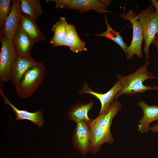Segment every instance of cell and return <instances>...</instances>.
I'll return each instance as SVG.
<instances>
[{
  "mask_svg": "<svg viewBox=\"0 0 158 158\" xmlns=\"http://www.w3.org/2000/svg\"><path fill=\"white\" fill-rule=\"evenodd\" d=\"M150 63L146 61L145 64L140 67L134 72L130 73L126 76L118 75L117 78L123 86V88L116 97L117 99L123 94L129 97L137 93H143L149 90H157L158 86L143 85V82L149 79H156L158 76H154V73L150 72L147 68Z\"/></svg>",
  "mask_w": 158,
  "mask_h": 158,
  "instance_id": "obj_1",
  "label": "cell"
},
{
  "mask_svg": "<svg viewBox=\"0 0 158 158\" xmlns=\"http://www.w3.org/2000/svg\"><path fill=\"white\" fill-rule=\"evenodd\" d=\"M46 72V67L43 63L37 62L26 72L19 82L14 86L17 96L21 99L32 96L43 82Z\"/></svg>",
  "mask_w": 158,
  "mask_h": 158,
  "instance_id": "obj_2",
  "label": "cell"
},
{
  "mask_svg": "<svg viewBox=\"0 0 158 158\" xmlns=\"http://www.w3.org/2000/svg\"><path fill=\"white\" fill-rule=\"evenodd\" d=\"M151 4L137 15L142 28L144 46L143 51L146 61L149 57V47L158 32V14Z\"/></svg>",
  "mask_w": 158,
  "mask_h": 158,
  "instance_id": "obj_3",
  "label": "cell"
},
{
  "mask_svg": "<svg viewBox=\"0 0 158 158\" xmlns=\"http://www.w3.org/2000/svg\"><path fill=\"white\" fill-rule=\"evenodd\" d=\"M45 1L54 2L55 9L77 10L81 13L88 12L90 10L101 14L111 12L107 9L111 2L110 0H46Z\"/></svg>",
  "mask_w": 158,
  "mask_h": 158,
  "instance_id": "obj_4",
  "label": "cell"
},
{
  "mask_svg": "<svg viewBox=\"0 0 158 158\" xmlns=\"http://www.w3.org/2000/svg\"><path fill=\"white\" fill-rule=\"evenodd\" d=\"M124 20H128L132 24L133 35L130 44L128 47L125 53L128 59H131L134 55L138 58L143 57L141 46L143 37L142 27L138 21L137 15L131 10L127 13L120 14Z\"/></svg>",
  "mask_w": 158,
  "mask_h": 158,
  "instance_id": "obj_5",
  "label": "cell"
},
{
  "mask_svg": "<svg viewBox=\"0 0 158 158\" xmlns=\"http://www.w3.org/2000/svg\"><path fill=\"white\" fill-rule=\"evenodd\" d=\"M1 49L0 53V81H9L10 70L17 55L12 41L0 36Z\"/></svg>",
  "mask_w": 158,
  "mask_h": 158,
  "instance_id": "obj_6",
  "label": "cell"
},
{
  "mask_svg": "<svg viewBox=\"0 0 158 158\" xmlns=\"http://www.w3.org/2000/svg\"><path fill=\"white\" fill-rule=\"evenodd\" d=\"M72 142L75 147L83 155L91 152V132L88 122L83 121L77 123Z\"/></svg>",
  "mask_w": 158,
  "mask_h": 158,
  "instance_id": "obj_7",
  "label": "cell"
},
{
  "mask_svg": "<svg viewBox=\"0 0 158 158\" xmlns=\"http://www.w3.org/2000/svg\"><path fill=\"white\" fill-rule=\"evenodd\" d=\"M122 88L123 86L120 82L117 80L108 92L104 93H101L92 91L89 88L87 83H85L78 94L79 95L90 94L99 99L101 104L99 114H101L107 110L113 102L117 99V96Z\"/></svg>",
  "mask_w": 158,
  "mask_h": 158,
  "instance_id": "obj_8",
  "label": "cell"
},
{
  "mask_svg": "<svg viewBox=\"0 0 158 158\" xmlns=\"http://www.w3.org/2000/svg\"><path fill=\"white\" fill-rule=\"evenodd\" d=\"M11 11L6 19L3 28L0 30V36L12 41L14 34L20 25L23 13L20 0H12Z\"/></svg>",
  "mask_w": 158,
  "mask_h": 158,
  "instance_id": "obj_9",
  "label": "cell"
},
{
  "mask_svg": "<svg viewBox=\"0 0 158 158\" xmlns=\"http://www.w3.org/2000/svg\"><path fill=\"white\" fill-rule=\"evenodd\" d=\"M37 62L32 57L17 56L10 70L9 82L14 86L21 80L24 73Z\"/></svg>",
  "mask_w": 158,
  "mask_h": 158,
  "instance_id": "obj_10",
  "label": "cell"
},
{
  "mask_svg": "<svg viewBox=\"0 0 158 158\" xmlns=\"http://www.w3.org/2000/svg\"><path fill=\"white\" fill-rule=\"evenodd\" d=\"M0 94L4 99V103L5 105L11 107L13 112L15 113L16 118L12 123L18 120H27L30 121L39 127H41L44 123L43 118V114L42 111L38 110L31 112L25 110L19 109L12 104L7 98L4 93L3 90L0 88Z\"/></svg>",
  "mask_w": 158,
  "mask_h": 158,
  "instance_id": "obj_11",
  "label": "cell"
},
{
  "mask_svg": "<svg viewBox=\"0 0 158 158\" xmlns=\"http://www.w3.org/2000/svg\"><path fill=\"white\" fill-rule=\"evenodd\" d=\"M12 42L18 56L31 57V49L35 43L23 30L20 25L14 34Z\"/></svg>",
  "mask_w": 158,
  "mask_h": 158,
  "instance_id": "obj_12",
  "label": "cell"
},
{
  "mask_svg": "<svg viewBox=\"0 0 158 158\" xmlns=\"http://www.w3.org/2000/svg\"><path fill=\"white\" fill-rule=\"evenodd\" d=\"M138 105L143 112V116L138 122V131L141 133L147 132L151 129L150 123L154 121H158V106L155 105L149 106L141 101Z\"/></svg>",
  "mask_w": 158,
  "mask_h": 158,
  "instance_id": "obj_13",
  "label": "cell"
},
{
  "mask_svg": "<svg viewBox=\"0 0 158 158\" xmlns=\"http://www.w3.org/2000/svg\"><path fill=\"white\" fill-rule=\"evenodd\" d=\"M121 109L119 101L115 100L107 110L99 114L95 118L88 122L90 126L110 128L113 118Z\"/></svg>",
  "mask_w": 158,
  "mask_h": 158,
  "instance_id": "obj_14",
  "label": "cell"
},
{
  "mask_svg": "<svg viewBox=\"0 0 158 158\" xmlns=\"http://www.w3.org/2000/svg\"><path fill=\"white\" fill-rule=\"evenodd\" d=\"M90 128L91 132V152L94 154L97 152L103 143L111 144L114 142V138L110 128L97 127Z\"/></svg>",
  "mask_w": 158,
  "mask_h": 158,
  "instance_id": "obj_15",
  "label": "cell"
},
{
  "mask_svg": "<svg viewBox=\"0 0 158 158\" xmlns=\"http://www.w3.org/2000/svg\"><path fill=\"white\" fill-rule=\"evenodd\" d=\"M36 20L23 13L20 26L35 43L46 40V37L40 30Z\"/></svg>",
  "mask_w": 158,
  "mask_h": 158,
  "instance_id": "obj_16",
  "label": "cell"
},
{
  "mask_svg": "<svg viewBox=\"0 0 158 158\" xmlns=\"http://www.w3.org/2000/svg\"><path fill=\"white\" fill-rule=\"evenodd\" d=\"M93 105V102L90 101L85 104L78 103L72 106L68 113L69 120L75 122L76 124L83 121L90 122L92 120L89 117L88 114Z\"/></svg>",
  "mask_w": 158,
  "mask_h": 158,
  "instance_id": "obj_17",
  "label": "cell"
},
{
  "mask_svg": "<svg viewBox=\"0 0 158 158\" xmlns=\"http://www.w3.org/2000/svg\"><path fill=\"white\" fill-rule=\"evenodd\" d=\"M68 24L65 18L60 17L53 25L51 30L54 35L50 40V43L53 46H63L66 37Z\"/></svg>",
  "mask_w": 158,
  "mask_h": 158,
  "instance_id": "obj_18",
  "label": "cell"
},
{
  "mask_svg": "<svg viewBox=\"0 0 158 158\" xmlns=\"http://www.w3.org/2000/svg\"><path fill=\"white\" fill-rule=\"evenodd\" d=\"M63 46L69 47L73 52L75 53L87 50L85 42L78 36L73 23L68 24L66 37Z\"/></svg>",
  "mask_w": 158,
  "mask_h": 158,
  "instance_id": "obj_19",
  "label": "cell"
},
{
  "mask_svg": "<svg viewBox=\"0 0 158 158\" xmlns=\"http://www.w3.org/2000/svg\"><path fill=\"white\" fill-rule=\"evenodd\" d=\"M23 13L37 20L42 14L40 2L38 0H20Z\"/></svg>",
  "mask_w": 158,
  "mask_h": 158,
  "instance_id": "obj_20",
  "label": "cell"
},
{
  "mask_svg": "<svg viewBox=\"0 0 158 158\" xmlns=\"http://www.w3.org/2000/svg\"><path fill=\"white\" fill-rule=\"evenodd\" d=\"M105 19V23L107 27L106 30L102 33L95 34L94 35L99 37H104L112 40L119 46L126 53L128 46L125 43L123 37L120 35L119 32L114 30L109 25L106 15Z\"/></svg>",
  "mask_w": 158,
  "mask_h": 158,
  "instance_id": "obj_21",
  "label": "cell"
},
{
  "mask_svg": "<svg viewBox=\"0 0 158 158\" xmlns=\"http://www.w3.org/2000/svg\"><path fill=\"white\" fill-rule=\"evenodd\" d=\"M11 0H0V30L4 28L6 20L11 11Z\"/></svg>",
  "mask_w": 158,
  "mask_h": 158,
  "instance_id": "obj_22",
  "label": "cell"
},
{
  "mask_svg": "<svg viewBox=\"0 0 158 158\" xmlns=\"http://www.w3.org/2000/svg\"><path fill=\"white\" fill-rule=\"evenodd\" d=\"M152 43L155 46L156 49L158 51V32Z\"/></svg>",
  "mask_w": 158,
  "mask_h": 158,
  "instance_id": "obj_23",
  "label": "cell"
},
{
  "mask_svg": "<svg viewBox=\"0 0 158 158\" xmlns=\"http://www.w3.org/2000/svg\"><path fill=\"white\" fill-rule=\"evenodd\" d=\"M151 4L158 14V1L156 0H151Z\"/></svg>",
  "mask_w": 158,
  "mask_h": 158,
  "instance_id": "obj_24",
  "label": "cell"
},
{
  "mask_svg": "<svg viewBox=\"0 0 158 158\" xmlns=\"http://www.w3.org/2000/svg\"><path fill=\"white\" fill-rule=\"evenodd\" d=\"M150 130L152 132L154 133L158 132V123L151 127Z\"/></svg>",
  "mask_w": 158,
  "mask_h": 158,
  "instance_id": "obj_25",
  "label": "cell"
}]
</instances>
